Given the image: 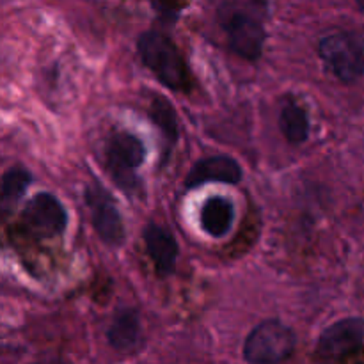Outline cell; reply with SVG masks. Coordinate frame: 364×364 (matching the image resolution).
<instances>
[{
    "label": "cell",
    "mask_w": 364,
    "mask_h": 364,
    "mask_svg": "<svg viewBox=\"0 0 364 364\" xmlns=\"http://www.w3.org/2000/svg\"><path fill=\"white\" fill-rule=\"evenodd\" d=\"M139 57L153 71L166 87L174 91H188L192 84L191 73L180 48L169 36L160 31H148L137 41Z\"/></svg>",
    "instance_id": "obj_1"
},
{
    "label": "cell",
    "mask_w": 364,
    "mask_h": 364,
    "mask_svg": "<svg viewBox=\"0 0 364 364\" xmlns=\"http://www.w3.org/2000/svg\"><path fill=\"white\" fill-rule=\"evenodd\" d=\"M318 53L327 70L341 82H355L364 75V38L348 31L323 36Z\"/></svg>",
    "instance_id": "obj_2"
},
{
    "label": "cell",
    "mask_w": 364,
    "mask_h": 364,
    "mask_svg": "<svg viewBox=\"0 0 364 364\" xmlns=\"http://www.w3.org/2000/svg\"><path fill=\"white\" fill-rule=\"evenodd\" d=\"M219 21L226 34L228 46L245 60H256L265 45V28L249 9L240 6H224Z\"/></svg>",
    "instance_id": "obj_3"
},
{
    "label": "cell",
    "mask_w": 364,
    "mask_h": 364,
    "mask_svg": "<svg viewBox=\"0 0 364 364\" xmlns=\"http://www.w3.org/2000/svg\"><path fill=\"white\" fill-rule=\"evenodd\" d=\"M294 350V331L277 320H267L256 326L247 336L244 345V358L247 363L274 364L290 359Z\"/></svg>",
    "instance_id": "obj_4"
},
{
    "label": "cell",
    "mask_w": 364,
    "mask_h": 364,
    "mask_svg": "<svg viewBox=\"0 0 364 364\" xmlns=\"http://www.w3.org/2000/svg\"><path fill=\"white\" fill-rule=\"evenodd\" d=\"M146 156L141 139L127 132H117L110 137L107 146V166L112 180L123 191H135L139 185L137 169Z\"/></svg>",
    "instance_id": "obj_5"
},
{
    "label": "cell",
    "mask_w": 364,
    "mask_h": 364,
    "mask_svg": "<svg viewBox=\"0 0 364 364\" xmlns=\"http://www.w3.org/2000/svg\"><path fill=\"white\" fill-rule=\"evenodd\" d=\"M364 348V320L345 318L327 327L316 343L323 359H347Z\"/></svg>",
    "instance_id": "obj_6"
},
{
    "label": "cell",
    "mask_w": 364,
    "mask_h": 364,
    "mask_svg": "<svg viewBox=\"0 0 364 364\" xmlns=\"http://www.w3.org/2000/svg\"><path fill=\"white\" fill-rule=\"evenodd\" d=\"M85 203L100 238L109 245H119L124 238V226L119 210L109 192L98 183L89 185L85 188Z\"/></svg>",
    "instance_id": "obj_7"
},
{
    "label": "cell",
    "mask_w": 364,
    "mask_h": 364,
    "mask_svg": "<svg viewBox=\"0 0 364 364\" xmlns=\"http://www.w3.org/2000/svg\"><path fill=\"white\" fill-rule=\"evenodd\" d=\"M23 220L31 230L46 237H57L64 233L68 226L66 210L59 199L48 192H41L27 203Z\"/></svg>",
    "instance_id": "obj_8"
},
{
    "label": "cell",
    "mask_w": 364,
    "mask_h": 364,
    "mask_svg": "<svg viewBox=\"0 0 364 364\" xmlns=\"http://www.w3.org/2000/svg\"><path fill=\"white\" fill-rule=\"evenodd\" d=\"M242 180V167L230 156H208L194 164L187 176V187H199L210 181L235 185Z\"/></svg>",
    "instance_id": "obj_9"
},
{
    "label": "cell",
    "mask_w": 364,
    "mask_h": 364,
    "mask_svg": "<svg viewBox=\"0 0 364 364\" xmlns=\"http://www.w3.org/2000/svg\"><path fill=\"white\" fill-rule=\"evenodd\" d=\"M144 244L155 269L160 274L173 272L178 262V255H180V247L171 231L159 224L149 223L144 230Z\"/></svg>",
    "instance_id": "obj_10"
},
{
    "label": "cell",
    "mask_w": 364,
    "mask_h": 364,
    "mask_svg": "<svg viewBox=\"0 0 364 364\" xmlns=\"http://www.w3.org/2000/svg\"><path fill=\"white\" fill-rule=\"evenodd\" d=\"M233 217V205L226 198L215 196V198L206 199L205 205L201 206L199 223H201L203 231L206 235L213 238H220L231 230Z\"/></svg>",
    "instance_id": "obj_11"
},
{
    "label": "cell",
    "mask_w": 364,
    "mask_h": 364,
    "mask_svg": "<svg viewBox=\"0 0 364 364\" xmlns=\"http://www.w3.org/2000/svg\"><path fill=\"white\" fill-rule=\"evenodd\" d=\"M141 340V322L137 313L132 309H123L112 318L109 327V343L116 350L128 352L137 347Z\"/></svg>",
    "instance_id": "obj_12"
},
{
    "label": "cell",
    "mask_w": 364,
    "mask_h": 364,
    "mask_svg": "<svg viewBox=\"0 0 364 364\" xmlns=\"http://www.w3.org/2000/svg\"><path fill=\"white\" fill-rule=\"evenodd\" d=\"M279 127L283 135L291 144H301L309 135V119L304 107L294 98H287L281 105Z\"/></svg>",
    "instance_id": "obj_13"
},
{
    "label": "cell",
    "mask_w": 364,
    "mask_h": 364,
    "mask_svg": "<svg viewBox=\"0 0 364 364\" xmlns=\"http://www.w3.org/2000/svg\"><path fill=\"white\" fill-rule=\"evenodd\" d=\"M31 173L23 167H11L0 178V206H11L25 194L31 185Z\"/></svg>",
    "instance_id": "obj_14"
},
{
    "label": "cell",
    "mask_w": 364,
    "mask_h": 364,
    "mask_svg": "<svg viewBox=\"0 0 364 364\" xmlns=\"http://www.w3.org/2000/svg\"><path fill=\"white\" fill-rule=\"evenodd\" d=\"M151 117L155 121L156 127L164 132L167 139L171 141H176L178 135V123H176V116H174L173 105H171L167 100L160 98H153L151 102Z\"/></svg>",
    "instance_id": "obj_15"
},
{
    "label": "cell",
    "mask_w": 364,
    "mask_h": 364,
    "mask_svg": "<svg viewBox=\"0 0 364 364\" xmlns=\"http://www.w3.org/2000/svg\"><path fill=\"white\" fill-rule=\"evenodd\" d=\"M358 6H359V9L364 13V0H358Z\"/></svg>",
    "instance_id": "obj_16"
}]
</instances>
